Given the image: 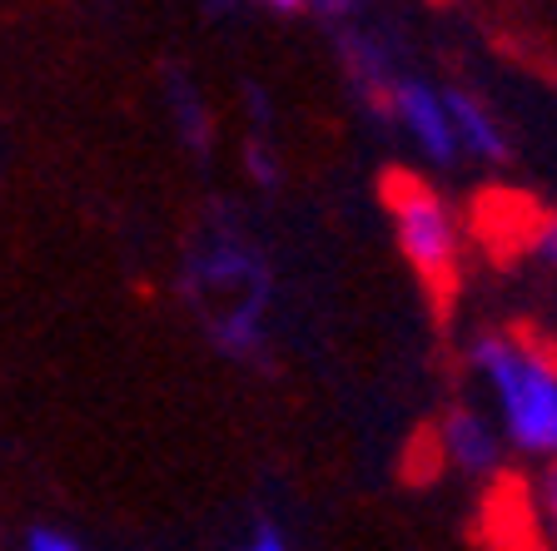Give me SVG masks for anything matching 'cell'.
<instances>
[{"instance_id": "obj_6", "label": "cell", "mask_w": 557, "mask_h": 551, "mask_svg": "<svg viewBox=\"0 0 557 551\" xmlns=\"http://www.w3.org/2000/svg\"><path fill=\"white\" fill-rule=\"evenodd\" d=\"M388 125L418 150V160L433 170H453L458 164V139L448 125V104H443V85L429 75H404L388 100Z\"/></svg>"}, {"instance_id": "obj_12", "label": "cell", "mask_w": 557, "mask_h": 551, "mask_svg": "<svg viewBox=\"0 0 557 551\" xmlns=\"http://www.w3.org/2000/svg\"><path fill=\"white\" fill-rule=\"evenodd\" d=\"M230 551H294V547H289V531L278 527V522L259 517L230 541Z\"/></svg>"}, {"instance_id": "obj_8", "label": "cell", "mask_w": 557, "mask_h": 551, "mask_svg": "<svg viewBox=\"0 0 557 551\" xmlns=\"http://www.w3.org/2000/svg\"><path fill=\"white\" fill-rule=\"evenodd\" d=\"M164 100L174 104V125H180V135H185L189 150L209 154V135H214V129H209V104L199 100V90L185 80V75H180V70H170V75H164Z\"/></svg>"}, {"instance_id": "obj_10", "label": "cell", "mask_w": 557, "mask_h": 551, "mask_svg": "<svg viewBox=\"0 0 557 551\" xmlns=\"http://www.w3.org/2000/svg\"><path fill=\"white\" fill-rule=\"evenodd\" d=\"M533 517L547 547H557V462H543L533 477Z\"/></svg>"}, {"instance_id": "obj_2", "label": "cell", "mask_w": 557, "mask_h": 551, "mask_svg": "<svg viewBox=\"0 0 557 551\" xmlns=\"http://www.w3.org/2000/svg\"><path fill=\"white\" fill-rule=\"evenodd\" d=\"M189 309L199 313L209 343L234 363H259L269 353V299L274 274L249 234L209 229L189 243L185 274H180Z\"/></svg>"}, {"instance_id": "obj_13", "label": "cell", "mask_w": 557, "mask_h": 551, "mask_svg": "<svg viewBox=\"0 0 557 551\" xmlns=\"http://www.w3.org/2000/svg\"><path fill=\"white\" fill-rule=\"evenodd\" d=\"M21 551H85V547L70 537V531H60V527H35L30 537H25Z\"/></svg>"}, {"instance_id": "obj_1", "label": "cell", "mask_w": 557, "mask_h": 551, "mask_svg": "<svg viewBox=\"0 0 557 551\" xmlns=\"http://www.w3.org/2000/svg\"><path fill=\"white\" fill-rule=\"evenodd\" d=\"M463 363L508 458L557 462V348L528 328H483L468 338Z\"/></svg>"}, {"instance_id": "obj_7", "label": "cell", "mask_w": 557, "mask_h": 551, "mask_svg": "<svg viewBox=\"0 0 557 551\" xmlns=\"http://www.w3.org/2000/svg\"><path fill=\"white\" fill-rule=\"evenodd\" d=\"M443 104H448V125H453V139H458V160L508 164V154H512L508 129L487 110L483 95L463 90V85H443Z\"/></svg>"}, {"instance_id": "obj_11", "label": "cell", "mask_w": 557, "mask_h": 551, "mask_svg": "<svg viewBox=\"0 0 557 551\" xmlns=\"http://www.w3.org/2000/svg\"><path fill=\"white\" fill-rule=\"evenodd\" d=\"M244 170H249V179H255L259 189H278V179H284V160H278V150H269V139H249Z\"/></svg>"}, {"instance_id": "obj_5", "label": "cell", "mask_w": 557, "mask_h": 551, "mask_svg": "<svg viewBox=\"0 0 557 551\" xmlns=\"http://www.w3.org/2000/svg\"><path fill=\"white\" fill-rule=\"evenodd\" d=\"M433 452L448 472L468 477V483H493L508 462V448H503V433L493 427V417L478 408V402H448L433 423Z\"/></svg>"}, {"instance_id": "obj_3", "label": "cell", "mask_w": 557, "mask_h": 551, "mask_svg": "<svg viewBox=\"0 0 557 551\" xmlns=\"http://www.w3.org/2000/svg\"><path fill=\"white\" fill-rule=\"evenodd\" d=\"M383 209H388V229L404 253V264L418 274L429 293H453L458 268L468 249V224L448 195L423 174H388L383 179Z\"/></svg>"}, {"instance_id": "obj_4", "label": "cell", "mask_w": 557, "mask_h": 551, "mask_svg": "<svg viewBox=\"0 0 557 551\" xmlns=\"http://www.w3.org/2000/svg\"><path fill=\"white\" fill-rule=\"evenodd\" d=\"M309 15L329 25V40H334V55L344 65V80L359 100V110L379 125H388V100H394V85L404 80V70H398L394 50L383 40L379 30L359 25V11L348 5V0H329V5H304Z\"/></svg>"}, {"instance_id": "obj_9", "label": "cell", "mask_w": 557, "mask_h": 551, "mask_svg": "<svg viewBox=\"0 0 557 551\" xmlns=\"http://www.w3.org/2000/svg\"><path fill=\"white\" fill-rule=\"evenodd\" d=\"M522 253H528L537 268L557 274V209L533 214L528 224H522Z\"/></svg>"}]
</instances>
